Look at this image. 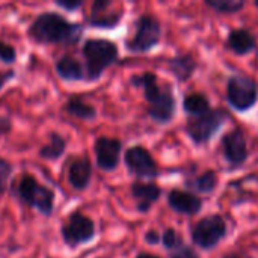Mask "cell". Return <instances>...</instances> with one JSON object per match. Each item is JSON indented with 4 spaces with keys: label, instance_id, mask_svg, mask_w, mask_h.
<instances>
[{
    "label": "cell",
    "instance_id": "18",
    "mask_svg": "<svg viewBox=\"0 0 258 258\" xmlns=\"http://www.w3.org/2000/svg\"><path fill=\"white\" fill-rule=\"evenodd\" d=\"M54 70L59 79L63 82H82L86 80V68L73 56H62L56 60Z\"/></svg>",
    "mask_w": 258,
    "mask_h": 258
},
{
    "label": "cell",
    "instance_id": "2",
    "mask_svg": "<svg viewBox=\"0 0 258 258\" xmlns=\"http://www.w3.org/2000/svg\"><path fill=\"white\" fill-rule=\"evenodd\" d=\"M130 83L144 89V97L148 103V115L153 121L159 124H168L174 118L177 103L172 88L166 83L165 86H160L154 73L147 71L141 76H133Z\"/></svg>",
    "mask_w": 258,
    "mask_h": 258
},
{
    "label": "cell",
    "instance_id": "9",
    "mask_svg": "<svg viewBox=\"0 0 258 258\" xmlns=\"http://www.w3.org/2000/svg\"><path fill=\"white\" fill-rule=\"evenodd\" d=\"M95 234L97 230L94 221L80 212H73L68 216V221L60 227V236L70 248H77L80 245L89 243L95 237Z\"/></svg>",
    "mask_w": 258,
    "mask_h": 258
},
{
    "label": "cell",
    "instance_id": "1",
    "mask_svg": "<svg viewBox=\"0 0 258 258\" xmlns=\"http://www.w3.org/2000/svg\"><path fill=\"white\" fill-rule=\"evenodd\" d=\"M32 41L42 45L76 44L83 35V26L67 20L63 15L47 11L39 14L27 29Z\"/></svg>",
    "mask_w": 258,
    "mask_h": 258
},
{
    "label": "cell",
    "instance_id": "35",
    "mask_svg": "<svg viewBox=\"0 0 258 258\" xmlns=\"http://www.w3.org/2000/svg\"><path fill=\"white\" fill-rule=\"evenodd\" d=\"M255 6H257V8H258V2H255Z\"/></svg>",
    "mask_w": 258,
    "mask_h": 258
},
{
    "label": "cell",
    "instance_id": "6",
    "mask_svg": "<svg viewBox=\"0 0 258 258\" xmlns=\"http://www.w3.org/2000/svg\"><path fill=\"white\" fill-rule=\"evenodd\" d=\"M228 104L237 112L252 109L258 101V85L254 79L242 73L233 74L227 83Z\"/></svg>",
    "mask_w": 258,
    "mask_h": 258
},
{
    "label": "cell",
    "instance_id": "24",
    "mask_svg": "<svg viewBox=\"0 0 258 258\" xmlns=\"http://www.w3.org/2000/svg\"><path fill=\"white\" fill-rule=\"evenodd\" d=\"M206 5L219 14H237L245 8L243 0H207Z\"/></svg>",
    "mask_w": 258,
    "mask_h": 258
},
{
    "label": "cell",
    "instance_id": "22",
    "mask_svg": "<svg viewBox=\"0 0 258 258\" xmlns=\"http://www.w3.org/2000/svg\"><path fill=\"white\" fill-rule=\"evenodd\" d=\"M65 148H67V142H65L63 136L53 132V133H50L48 144H45L39 150V157L44 160H57L63 156Z\"/></svg>",
    "mask_w": 258,
    "mask_h": 258
},
{
    "label": "cell",
    "instance_id": "7",
    "mask_svg": "<svg viewBox=\"0 0 258 258\" xmlns=\"http://www.w3.org/2000/svg\"><path fill=\"white\" fill-rule=\"evenodd\" d=\"M228 113L222 109H212L210 112L189 118L186 124V133L195 145H206L225 124Z\"/></svg>",
    "mask_w": 258,
    "mask_h": 258
},
{
    "label": "cell",
    "instance_id": "25",
    "mask_svg": "<svg viewBox=\"0 0 258 258\" xmlns=\"http://www.w3.org/2000/svg\"><path fill=\"white\" fill-rule=\"evenodd\" d=\"M162 243L169 251H177V249H180V248L184 246L181 236L175 230H172V228H168V230L163 231V234H162Z\"/></svg>",
    "mask_w": 258,
    "mask_h": 258
},
{
    "label": "cell",
    "instance_id": "32",
    "mask_svg": "<svg viewBox=\"0 0 258 258\" xmlns=\"http://www.w3.org/2000/svg\"><path fill=\"white\" fill-rule=\"evenodd\" d=\"M14 77V71H5V73H0V91H2V88L5 86V83L9 80V79H12Z\"/></svg>",
    "mask_w": 258,
    "mask_h": 258
},
{
    "label": "cell",
    "instance_id": "12",
    "mask_svg": "<svg viewBox=\"0 0 258 258\" xmlns=\"http://www.w3.org/2000/svg\"><path fill=\"white\" fill-rule=\"evenodd\" d=\"M221 147H222L224 157L231 168H239L248 160L249 151H248L245 135L242 133L240 128H234L225 133L221 139Z\"/></svg>",
    "mask_w": 258,
    "mask_h": 258
},
{
    "label": "cell",
    "instance_id": "16",
    "mask_svg": "<svg viewBox=\"0 0 258 258\" xmlns=\"http://www.w3.org/2000/svg\"><path fill=\"white\" fill-rule=\"evenodd\" d=\"M92 177V163L91 160L83 156L74 159L68 166V183L74 190H85L88 189Z\"/></svg>",
    "mask_w": 258,
    "mask_h": 258
},
{
    "label": "cell",
    "instance_id": "27",
    "mask_svg": "<svg viewBox=\"0 0 258 258\" xmlns=\"http://www.w3.org/2000/svg\"><path fill=\"white\" fill-rule=\"evenodd\" d=\"M0 60L3 63H14L17 60V50L3 41H0Z\"/></svg>",
    "mask_w": 258,
    "mask_h": 258
},
{
    "label": "cell",
    "instance_id": "13",
    "mask_svg": "<svg viewBox=\"0 0 258 258\" xmlns=\"http://www.w3.org/2000/svg\"><path fill=\"white\" fill-rule=\"evenodd\" d=\"M112 2L109 0H95L91 8V15L88 17V24L95 29H115L122 20L124 12L112 11Z\"/></svg>",
    "mask_w": 258,
    "mask_h": 258
},
{
    "label": "cell",
    "instance_id": "14",
    "mask_svg": "<svg viewBox=\"0 0 258 258\" xmlns=\"http://www.w3.org/2000/svg\"><path fill=\"white\" fill-rule=\"evenodd\" d=\"M168 204L174 212L186 216H195L203 209V200L200 197L194 195L192 192H184L180 189H172L169 192Z\"/></svg>",
    "mask_w": 258,
    "mask_h": 258
},
{
    "label": "cell",
    "instance_id": "10",
    "mask_svg": "<svg viewBox=\"0 0 258 258\" xmlns=\"http://www.w3.org/2000/svg\"><path fill=\"white\" fill-rule=\"evenodd\" d=\"M124 163L128 172L141 180L142 178L153 180L159 175V168L156 160L153 159L151 153L141 145H135L125 151Z\"/></svg>",
    "mask_w": 258,
    "mask_h": 258
},
{
    "label": "cell",
    "instance_id": "34",
    "mask_svg": "<svg viewBox=\"0 0 258 258\" xmlns=\"http://www.w3.org/2000/svg\"><path fill=\"white\" fill-rule=\"evenodd\" d=\"M227 258H251V257H248V255H240V254H231V255H228Z\"/></svg>",
    "mask_w": 258,
    "mask_h": 258
},
{
    "label": "cell",
    "instance_id": "5",
    "mask_svg": "<svg viewBox=\"0 0 258 258\" xmlns=\"http://www.w3.org/2000/svg\"><path fill=\"white\" fill-rule=\"evenodd\" d=\"M162 39V24L151 15L144 14L135 23V33L125 41V48L132 53H148Z\"/></svg>",
    "mask_w": 258,
    "mask_h": 258
},
{
    "label": "cell",
    "instance_id": "15",
    "mask_svg": "<svg viewBox=\"0 0 258 258\" xmlns=\"http://www.w3.org/2000/svg\"><path fill=\"white\" fill-rule=\"evenodd\" d=\"M132 197L136 201V209L139 213H147L162 197V189L156 183L135 181L132 184Z\"/></svg>",
    "mask_w": 258,
    "mask_h": 258
},
{
    "label": "cell",
    "instance_id": "29",
    "mask_svg": "<svg viewBox=\"0 0 258 258\" xmlns=\"http://www.w3.org/2000/svg\"><path fill=\"white\" fill-rule=\"evenodd\" d=\"M171 258H200V257L194 252V249H192V248H189V246H183V248L177 249V251H175V254H172V257Z\"/></svg>",
    "mask_w": 258,
    "mask_h": 258
},
{
    "label": "cell",
    "instance_id": "21",
    "mask_svg": "<svg viewBox=\"0 0 258 258\" xmlns=\"http://www.w3.org/2000/svg\"><path fill=\"white\" fill-rule=\"evenodd\" d=\"M183 110H184V113L189 115V118H195V116H201V115L210 112L212 106H210L209 98L204 94L192 92L183 98Z\"/></svg>",
    "mask_w": 258,
    "mask_h": 258
},
{
    "label": "cell",
    "instance_id": "20",
    "mask_svg": "<svg viewBox=\"0 0 258 258\" xmlns=\"http://www.w3.org/2000/svg\"><path fill=\"white\" fill-rule=\"evenodd\" d=\"M63 110L68 115H71V116H74L77 119H82V121H92L97 116V109L92 104L86 103L83 98L76 97V95L70 97L67 100V103L63 106Z\"/></svg>",
    "mask_w": 258,
    "mask_h": 258
},
{
    "label": "cell",
    "instance_id": "23",
    "mask_svg": "<svg viewBox=\"0 0 258 258\" xmlns=\"http://www.w3.org/2000/svg\"><path fill=\"white\" fill-rule=\"evenodd\" d=\"M187 186L198 194H213L218 186V175L215 171H206L194 181H187Z\"/></svg>",
    "mask_w": 258,
    "mask_h": 258
},
{
    "label": "cell",
    "instance_id": "26",
    "mask_svg": "<svg viewBox=\"0 0 258 258\" xmlns=\"http://www.w3.org/2000/svg\"><path fill=\"white\" fill-rule=\"evenodd\" d=\"M12 174V166L8 160L0 157V195H3L8 189L9 178Z\"/></svg>",
    "mask_w": 258,
    "mask_h": 258
},
{
    "label": "cell",
    "instance_id": "4",
    "mask_svg": "<svg viewBox=\"0 0 258 258\" xmlns=\"http://www.w3.org/2000/svg\"><path fill=\"white\" fill-rule=\"evenodd\" d=\"M17 195L21 203L35 209L42 216L48 218L54 209V192L41 184L33 175L24 174L17 186Z\"/></svg>",
    "mask_w": 258,
    "mask_h": 258
},
{
    "label": "cell",
    "instance_id": "3",
    "mask_svg": "<svg viewBox=\"0 0 258 258\" xmlns=\"http://www.w3.org/2000/svg\"><path fill=\"white\" fill-rule=\"evenodd\" d=\"M82 53L86 59V80L97 82L103 73L112 67L118 57V45L109 39H86L82 48Z\"/></svg>",
    "mask_w": 258,
    "mask_h": 258
},
{
    "label": "cell",
    "instance_id": "31",
    "mask_svg": "<svg viewBox=\"0 0 258 258\" xmlns=\"http://www.w3.org/2000/svg\"><path fill=\"white\" fill-rule=\"evenodd\" d=\"M11 128H12V122L8 118L0 116V138L5 136V135H8L11 132Z\"/></svg>",
    "mask_w": 258,
    "mask_h": 258
},
{
    "label": "cell",
    "instance_id": "17",
    "mask_svg": "<svg viewBox=\"0 0 258 258\" xmlns=\"http://www.w3.org/2000/svg\"><path fill=\"white\" fill-rule=\"evenodd\" d=\"M227 47L237 56L249 54L257 47V38L246 29H233L227 38Z\"/></svg>",
    "mask_w": 258,
    "mask_h": 258
},
{
    "label": "cell",
    "instance_id": "19",
    "mask_svg": "<svg viewBox=\"0 0 258 258\" xmlns=\"http://www.w3.org/2000/svg\"><path fill=\"white\" fill-rule=\"evenodd\" d=\"M198 63L195 60V57L190 53H184V54H178L175 57H172L168 62V68L172 73V76L178 80V82H186L189 80L195 70H197Z\"/></svg>",
    "mask_w": 258,
    "mask_h": 258
},
{
    "label": "cell",
    "instance_id": "28",
    "mask_svg": "<svg viewBox=\"0 0 258 258\" xmlns=\"http://www.w3.org/2000/svg\"><path fill=\"white\" fill-rule=\"evenodd\" d=\"M54 3H56V6H59L60 9H63L67 12H74L83 6L82 0H56Z\"/></svg>",
    "mask_w": 258,
    "mask_h": 258
},
{
    "label": "cell",
    "instance_id": "8",
    "mask_svg": "<svg viewBox=\"0 0 258 258\" xmlns=\"http://www.w3.org/2000/svg\"><path fill=\"white\" fill-rule=\"evenodd\" d=\"M227 233H228V227L224 216L212 215L198 221L190 236H192V242L198 248L204 251H210L215 249L227 237Z\"/></svg>",
    "mask_w": 258,
    "mask_h": 258
},
{
    "label": "cell",
    "instance_id": "11",
    "mask_svg": "<svg viewBox=\"0 0 258 258\" xmlns=\"http://www.w3.org/2000/svg\"><path fill=\"white\" fill-rule=\"evenodd\" d=\"M97 166L104 172H112L118 168L122 153V142L116 138L100 136L94 144Z\"/></svg>",
    "mask_w": 258,
    "mask_h": 258
},
{
    "label": "cell",
    "instance_id": "30",
    "mask_svg": "<svg viewBox=\"0 0 258 258\" xmlns=\"http://www.w3.org/2000/svg\"><path fill=\"white\" fill-rule=\"evenodd\" d=\"M144 239H145V242H147L148 245H157V243H160V242H162V236H160L156 230H150V231H147V233H145V236H144Z\"/></svg>",
    "mask_w": 258,
    "mask_h": 258
},
{
    "label": "cell",
    "instance_id": "33",
    "mask_svg": "<svg viewBox=\"0 0 258 258\" xmlns=\"http://www.w3.org/2000/svg\"><path fill=\"white\" fill-rule=\"evenodd\" d=\"M136 258H162V257L154 255V254H150V252H141V254H138V257Z\"/></svg>",
    "mask_w": 258,
    "mask_h": 258
}]
</instances>
